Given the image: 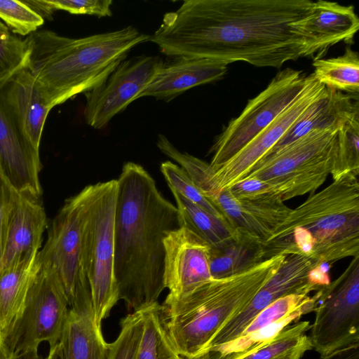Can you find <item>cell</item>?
I'll return each mask as SVG.
<instances>
[{"label": "cell", "mask_w": 359, "mask_h": 359, "mask_svg": "<svg viewBox=\"0 0 359 359\" xmlns=\"http://www.w3.org/2000/svg\"><path fill=\"white\" fill-rule=\"evenodd\" d=\"M311 0H187L163 16L150 36L173 58L241 61L281 67L309 57V46L292 24L307 16Z\"/></svg>", "instance_id": "obj_1"}, {"label": "cell", "mask_w": 359, "mask_h": 359, "mask_svg": "<svg viewBox=\"0 0 359 359\" xmlns=\"http://www.w3.org/2000/svg\"><path fill=\"white\" fill-rule=\"evenodd\" d=\"M117 182L114 273L118 299L136 311L157 303L165 289L163 241L180 227L179 212L137 163H125Z\"/></svg>", "instance_id": "obj_2"}, {"label": "cell", "mask_w": 359, "mask_h": 359, "mask_svg": "<svg viewBox=\"0 0 359 359\" xmlns=\"http://www.w3.org/2000/svg\"><path fill=\"white\" fill-rule=\"evenodd\" d=\"M149 38L133 26L79 39L36 31L25 39V69L52 109L100 84L132 48Z\"/></svg>", "instance_id": "obj_3"}, {"label": "cell", "mask_w": 359, "mask_h": 359, "mask_svg": "<svg viewBox=\"0 0 359 359\" xmlns=\"http://www.w3.org/2000/svg\"><path fill=\"white\" fill-rule=\"evenodd\" d=\"M286 255L268 258L242 273L211 279L161 305L165 330L182 359H202L216 333L241 311L279 269Z\"/></svg>", "instance_id": "obj_4"}, {"label": "cell", "mask_w": 359, "mask_h": 359, "mask_svg": "<svg viewBox=\"0 0 359 359\" xmlns=\"http://www.w3.org/2000/svg\"><path fill=\"white\" fill-rule=\"evenodd\" d=\"M320 191L311 194L290 210L264 243L275 241L294 228L305 229L312 237L315 266L330 264L359 255V182L358 176L345 174Z\"/></svg>", "instance_id": "obj_5"}, {"label": "cell", "mask_w": 359, "mask_h": 359, "mask_svg": "<svg viewBox=\"0 0 359 359\" xmlns=\"http://www.w3.org/2000/svg\"><path fill=\"white\" fill-rule=\"evenodd\" d=\"M117 180L85 187L81 194L79 269L86 276L95 323L101 326L119 300L114 273Z\"/></svg>", "instance_id": "obj_6"}, {"label": "cell", "mask_w": 359, "mask_h": 359, "mask_svg": "<svg viewBox=\"0 0 359 359\" xmlns=\"http://www.w3.org/2000/svg\"><path fill=\"white\" fill-rule=\"evenodd\" d=\"M339 129L314 130L304 135L261 159L244 178L266 182L283 201L313 193L333 172Z\"/></svg>", "instance_id": "obj_7"}, {"label": "cell", "mask_w": 359, "mask_h": 359, "mask_svg": "<svg viewBox=\"0 0 359 359\" xmlns=\"http://www.w3.org/2000/svg\"><path fill=\"white\" fill-rule=\"evenodd\" d=\"M69 309L68 298L57 273L50 266L41 265L20 312L1 339L8 357L38 348L43 341L50 347L57 344Z\"/></svg>", "instance_id": "obj_8"}, {"label": "cell", "mask_w": 359, "mask_h": 359, "mask_svg": "<svg viewBox=\"0 0 359 359\" xmlns=\"http://www.w3.org/2000/svg\"><path fill=\"white\" fill-rule=\"evenodd\" d=\"M306 81L302 71L285 68L266 88L248 100L244 109L231 119L217 136L210 152V165L215 171L267 127L299 95Z\"/></svg>", "instance_id": "obj_9"}, {"label": "cell", "mask_w": 359, "mask_h": 359, "mask_svg": "<svg viewBox=\"0 0 359 359\" xmlns=\"http://www.w3.org/2000/svg\"><path fill=\"white\" fill-rule=\"evenodd\" d=\"M309 336L320 357L359 344V255L327 286L314 309Z\"/></svg>", "instance_id": "obj_10"}, {"label": "cell", "mask_w": 359, "mask_h": 359, "mask_svg": "<svg viewBox=\"0 0 359 359\" xmlns=\"http://www.w3.org/2000/svg\"><path fill=\"white\" fill-rule=\"evenodd\" d=\"M163 63L160 57L149 55L122 61L100 84L86 93V123L96 129L106 127L137 100Z\"/></svg>", "instance_id": "obj_11"}, {"label": "cell", "mask_w": 359, "mask_h": 359, "mask_svg": "<svg viewBox=\"0 0 359 359\" xmlns=\"http://www.w3.org/2000/svg\"><path fill=\"white\" fill-rule=\"evenodd\" d=\"M326 90L327 88L318 81L313 73L306 76V83L297 98L267 127L215 171L218 187L229 189L242 180Z\"/></svg>", "instance_id": "obj_12"}, {"label": "cell", "mask_w": 359, "mask_h": 359, "mask_svg": "<svg viewBox=\"0 0 359 359\" xmlns=\"http://www.w3.org/2000/svg\"><path fill=\"white\" fill-rule=\"evenodd\" d=\"M314 266L313 261L306 256L298 254L286 255L279 269L248 304L216 333L204 358L210 349L238 337L254 317L276 300L289 294H310L320 289L311 285L308 280L309 271Z\"/></svg>", "instance_id": "obj_13"}, {"label": "cell", "mask_w": 359, "mask_h": 359, "mask_svg": "<svg viewBox=\"0 0 359 359\" xmlns=\"http://www.w3.org/2000/svg\"><path fill=\"white\" fill-rule=\"evenodd\" d=\"M44 246L37 254L41 265L57 273L72 304L79 276L81 247V194L65 200L48 226Z\"/></svg>", "instance_id": "obj_14"}, {"label": "cell", "mask_w": 359, "mask_h": 359, "mask_svg": "<svg viewBox=\"0 0 359 359\" xmlns=\"http://www.w3.org/2000/svg\"><path fill=\"white\" fill-rule=\"evenodd\" d=\"M163 245V281L169 291L165 300L180 299L212 279L211 248L196 233L178 227L166 236Z\"/></svg>", "instance_id": "obj_15"}, {"label": "cell", "mask_w": 359, "mask_h": 359, "mask_svg": "<svg viewBox=\"0 0 359 359\" xmlns=\"http://www.w3.org/2000/svg\"><path fill=\"white\" fill-rule=\"evenodd\" d=\"M0 168L22 196L40 200L42 168L39 151L21 133L0 88Z\"/></svg>", "instance_id": "obj_16"}, {"label": "cell", "mask_w": 359, "mask_h": 359, "mask_svg": "<svg viewBox=\"0 0 359 359\" xmlns=\"http://www.w3.org/2000/svg\"><path fill=\"white\" fill-rule=\"evenodd\" d=\"M309 46V57L320 58L333 45L353 42L359 29L354 6L319 0L313 1L310 13L292 24Z\"/></svg>", "instance_id": "obj_17"}, {"label": "cell", "mask_w": 359, "mask_h": 359, "mask_svg": "<svg viewBox=\"0 0 359 359\" xmlns=\"http://www.w3.org/2000/svg\"><path fill=\"white\" fill-rule=\"evenodd\" d=\"M47 226L41 200L18 193L7 224L0 270L36 256Z\"/></svg>", "instance_id": "obj_18"}, {"label": "cell", "mask_w": 359, "mask_h": 359, "mask_svg": "<svg viewBox=\"0 0 359 359\" xmlns=\"http://www.w3.org/2000/svg\"><path fill=\"white\" fill-rule=\"evenodd\" d=\"M59 343L63 359H107L109 344L95 323L89 287H77Z\"/></svg>", "instance_id": "obj_19"}, {"label": "cell", "mask_w": 359, "mask_h": 359, "mask_svg": "<svg viewBox=\"0 0 359 359\" xmlns=\"http://www.w3.org/2000/svg\"><path fill=\"white\" fill-rule=\"evenodd\" d=\"M228 64L210 59L174 58L163 63L137 99L153 97L169 101L186 90L222 79Z\"/></svg>", "instance_id": "obj_20"}, {"label": "cell", "mask_w": 359, "mask_h": 359, "mask_svg": "<svg viewBox=\"0 0 359 359\" xmlns=\"http://www.w3.org/2000/svg\"><path fill=\"white\" fill-rule=\"evenodd\" d=\"M358 113V99L354 100L351 95L327 88L325 93L309 107L263 158L277 153L314 130L339 129Z\"/></svg>", "instance_id": "obj_21"}, {"label": "cell", "mask_w": 359, "mask_h": 359, "mask_svg": "<svg viewBox=\"0 0 359 359\" xmlns=\"http://www.w3.org/2000/svg\"><path fill=\"white\" fill-rule=\"evenodd\" d=\"M5 100L24 137L38 151L50 108L33 76L25 68L1 88Z\"/></svg>", "instance_id": "obj_22"}, {"label": "cell", "mask_w": 359, "mask_h": 359, "mask_svg": "<svg viewBox=\"0 0 359 359\" xmlns=\"http://www.w3.org/2000/svg\"><path fill=\"white\" fill-rule=\"evenodd\" d=\"M265 259L262 240L240 230L236 240L221 248L210 249V275L214 279L231 276L245 271Z\"/></svg>", "instance_id": "obj_23"}, {"label": "cell", "mask_w": 359, "mask_h": 359, "mask_svg": "<svg viewBox=\"0 0 359 359\" xmlns=\"http://www.w3.org/2000/svg\"><path fill=\"white\" fill-rule=\"evenodd\" d=\"M41 267L37 255L0 270V342L20 312Z\"/></svg>", "instance_id": "obj_24"}, {"label": "cell", "mask_w": 359, "mask_h": 359, "mask_svg": "<svg viewBox=\"0 0 359 359\" xmlns=\"http://www.w3.org/2000/svg\"><path fill=\"white\" fill-rule=\"evenodd\" d=\"M179 212L180 226L185 227L204 241L211 249L221 248L239 236V229L193 203L170 189Z\"/></svg>", "instance_id": "obj_25"}, {"label": "cell", "mask_w": 359, "mask_h": 359, "mask_svg": "<svg viewBox=\"0 0 359 359\" xmlns=\"http://www.w3.org/2000/svg\"><path fill=\"white\" fill-rule=\"evenodd\" d=\"M313 75L326 88L351 95L359 91V56L351 46L336 57L313 60Z\"/></svg>", "instance_id": "obj_26"}, {"label": "cell", "mask_w": 359, "mask_h": 359, "mask_svg": "<svg viewBox=\"0 0 359 359\" xmlns=\"http://www.w3.org/2000/svg\"><path fill=\"white\" fill-rule=\"evenodd\" d=\"M143 327L134 359H182L165 330L161 305L142 309Z\"/></svg>", "instance_id": "obj_27"}, {"label": "cell", "mask_w": 359, "mask_h": 359, "mask_svg": "<svg viewBox=\"0 0 359 359\" xmlns=\"http://www.w3.org/2000/svg\"><path fill=\"white\" fill-rule=\"evenodd\" d=\"M309 321H297L280 331L271 341L238 359H302L312 349L306 332Z\"/></svg>", "instance_id": "obj_28"}, {"label": "cell", "mask_w": 359, "mask_h": 359, "mask_svg": "<svg viewBox=\"0 0 359 359\" xmlns=\"http://www.w3.org/2000/svg\"><path fill=\"white\" fill-rule=\"evenodd\" d=\"M345 174L359 175V113L338 130L333 180Z\"/></svg>", "instance_id": "obj_29"}, {"label": "cell", "mask_w": 359, "mask_h": 359, "mask_svg": "<svg viewBox=\"0 0 359 359\" xmlns=\"http://www.w3.org/2000/svg\"><path fill=\"white\" fill-rule=\"evenodd\" d=\"M27 56L26 39L13 34L0 21V88L25 68Z\"/></svg>", "instance_id": "obj_30"}, {"label": "cell", "mask_w": 359, "mask_h": 359, "mask_svg": "<svg viewBox=\"0 0 359 359\" xmlns=\"http://www.w3.org/2000/svg\"><path fill=\"white\" fill-rule=\"evenodd\" d=\"M161 171L170 189L176 190L198 207L227 222L222 212L205 198L180 166L170 161H166L161 164Z\"/></svg>", "instance_id": "obj_31"}, {"label": "cell", "mask_w": 359, "mask_h": 359, "mask_svg": "<svg viewBox=\"0 0 359 359\" xmlns=\"http://www.w3.org/2000/svg\"><path fill=\"white\" fill-rule=\"evenodd\" d=\"M142 327V309L133 311L123 318L117 338L109 344L107 359H134Z\"/></svg>", "instance_id": "obj_32"}, {"label": "cell", "mask_w": 359, "mask_h": 359, "mask_svg": "<svg viewBox=\"0 0 359 359\" xmlns=\"http://www.w3.org/2000/svg\"><path fill=\"white\" fill-rule=\"evenodd\" d=\"M0 18L15 34L30 35L44 20L22 1L0 0Z\"/></svg>", "instance_id": "obj_33"}, {"label": "cell", "mask_w": 359, "mask_h": 359, "mask_svg": "<svg viewBox=\"0 0 359 359\" xmlns=\"http://www.w3.org/2000/svg\"><path fill=\"white\" fill-rule=\"evenodd\" d=\"M48 7L54 12L57 10L72 14H85L99 18L112 15L111 0H46Z\"/></svg>", "instance_id": "obj_34"}, {"label": "cell", "mask_w": 359, "mask_h": 359, "mask_svg": "<svg viewBox=\"0 0 359 359\" xmlns=\"http://www.w3.org/2000/svg\"><path fill=\"white\" fill-rule=\"evenodd\" d=\"M18 193L7 180L0 168V260L9 216Z\"/></svg>", "instance_id": "obj_35"}, {"label": "cell", "mask_w": 359, "mask_h": 359, "mask_svg": "<svg viewBox=\"0 0 359 359\" xmlns=\"http://www.w3.org/2000/svg\"><path fill=\"white\" fill-rule=\"evenodd\" d=\"M229 190L239 201L252 199L274 193L269 184L255 177H245L230 187Z\"/></svg>", "instance_id": "obj_36"}, {"label": "cell", "mask_w": 359, "mask_h": 359, "mask_svg": "<svg viewBox=\"0 0 359 359\" xmlns=\"http://www.w3.org/2000/svg\"><path fill=\"white\" fill-rule=\"evenodd\" d=\"M330 266V264L324 262L312 267L308 273L309 282L318 288L329 285L331 282L328 274Z\"/></svg>", "instance_id": "obj_37"}, {"label": "cell", "mask_w": 359, "mask_h": 359, "mask_svg": "<svg viewBox=\"0 0 359 359\" xmlns=\"http://www.w3.org/2000/svg\"><path fill=\"white\" fill-rule=\"evenodd\" d=\"M320 359H359V344L337 351Z\"/></svg>", "instance_id": "obj_38"}, {"label": "cell", "mask_w": 359, "mask_h": 359, "mask_svg": "<svg viewBox=\"0 0 359 359\" xmlns=\"http://www.w3.org/2000/svg\"><path fill=\"white\" fill-rule=\"evenodd\" d=\"M8 359H40L38 348H32L14 353Z\"/></svg>", "instance_id": "obj_39"}, {"label": "cell", "mask_w": 359, "mask_h": 359, "mask_svg": "<svg viewBox=\"0 0 359 359\" xmlns=\"http://www.w3.org/2000/svg\"><path fill=\"white\" fill-rule=\"evenodd\" d=\"M43 359H63L62 348L59 342L50 347L47 356Z\"/></svg>", "instance_id": "obj_40"}, {"label": "cell", "mask_w": 359, "mask_h": 359, "mask_svg": "<svg viewBox=\"0 0 359 359\" xmlns=\"http://www.w3.org/2000/svg\"><path fill=\"white\" fill-rule=\"evenodd\" d=\"M8 355L0 342V359H8Z\"/></svg>", "instance_id": "obj_41"}]
</instances>
